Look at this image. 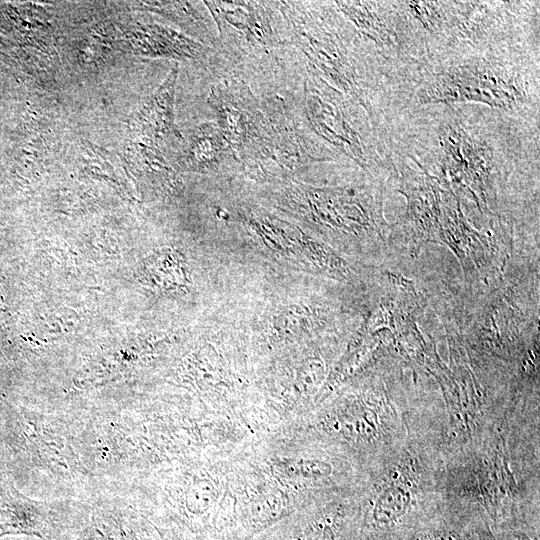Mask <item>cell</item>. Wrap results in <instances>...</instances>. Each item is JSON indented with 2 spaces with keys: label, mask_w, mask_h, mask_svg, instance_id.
I'll return each instance as SVG.
<instances>
[{
  "label": "cell",
  "mask_w": 540,
  "mask_h": 540,
  "mask_svg": "<svg viewBox=\"0 0 540 540\" xmlns=\"http://www.w3.org/2000/svg\"><path fill=\"white\" fill-rule=\"evenodd\" d=\"M162 540H182L178 534L171 530H160Z\"/></svg>",
  "instance_id": "16"
},
{
  "label": "cell",
  "mask_w": 540,
  "mask_h": 540,
  "mask_svg": "<svg viewBox=\"0 0 540 540\" xmlns=\"http://www.w3.org/2000/svg\"><path fill=\"white\" fill-rule=\"evenodd\" d=\"M218 28L225 25L234 28L248 42L269 46L274 42L268 17L257 2L206 1Z\"/></svg>",
  "instance_id": "10"
},
{
  "label": "cell",
  "mask_w": 540,
  "mask_h": 540,
  "mask_svg": "<svg viewBox=\"0 0 540 540\" xmlns=\"http://www.w3.org/2000/svg\"><path fill=\"white\" fill-rule=\"evenodd\" d=\"M176 80L177 66L132 120L130 127L136 143L157 148L158 141L181 138L174 120Z\"/></svg>",
  "instance_id": "8"
},
{
  "label": "cell",
  "mask_w": 540,
  "mask_h": 540,
  "mask_svg": "<svg viewBox=\"0 0 540 540\" xmlns=\"http://www.w3.org/2000/svg\"><path fill=\"white\" fill-rule=\"evenodd\" d=\"M391 540H499L492 525L479 511L446 505L418 527Z\"/></svg>",
  "instance_id": "7"
},
{
  "label": "cell",
  "mask_w": 540,
  "mask_h": 540,
  "mask_svg": "<svg viewBox=\"0 0 540 540\" xmlns=\"http://www.w3.org/2000/svg\"><path fill=\"white\" fill-rule=\"evenodd\" d=\"M345 516L338 510L316 519L296 540H342Z\"/></svg>",
  "instance_id": "14"
},
{
  "label": "cell",
  "mask_w": 540,
  "mask_h": 540,
  "mask_svg": "<svg viewBox=\"0 0 540 540\" xmlns=\"http://www.w3.org/2000/svg\"><path fill=\"white\" fill-rule=\"evenodd\" d=\"M423 103L479 102L510 108L523 99L519 81L508 71L484 63L450 67L432 78L420 93Z\"/></svg>",
  "instance_id": "3"
},
{
  "label": "cell",
  "mask_w": 540,
  "mask_h": 540,
  "mask_svg": "<svg viewBox=\"0 0 540 540\" xmlns=\"http://www.w3.org/2000/svg\"><path fill=\"white\" fill-rule=\"evenodd\" d=\"M292 26L300 48L318 74L367 108L362 77L338 36L307 15L295 16Z\"/></svg>",
  "instance_id": "4"
},
{
  "label": "cell",
  "mask_w": 540,
  "mask_h": 540,
  "mask_svg": "<svg viewBox=\"0 0 540 540\" xmlns=\"http://www.w3.org/2000/svg\"><path fill=\"white\" fill-rule=\"evenodd\" d=\"M508 431L506 419L493 424L473 448L441 470L446 502L479 511L492 527L511 524L528 501L527 479L512 455Z\"/></svg>",
  "instance_id": "2"
},
{
  "label": "cell",
  "mask_w": 540,
  "mask_h": 540,
  "mask_svg": "<svg viewBox=\"0 0 540 540\" xmlns=\"http://www.w3.org/2000/svg\"><path fill=\"white\" fill-rule=\"evenodd\" d=\"M508 540H539V529L523 530L522 528L515 531H509Z\"/></svg>",
  "instance_id": "15"
},
{
  "label": "cell",
  "mask_w": 540,
  "mask_h": 540,
  "mask_svg": "<svg viewBox=\"0 0 540 540\" xmlns=\"http://www.w3.org/2000/svg\"><path fill=\"white\" fill-rule=\"evenodd\" d=\"M339 9L365 34L384 50L399 46L400 38L392 16L379 2L337 1Z\"/></svg>",
  "instance_id": "12"
},
{
  "label": "cell",
  "mask_w": 540,
  "mask_h": 540,
  "mask_svg": "<svg viewBox=\"0 0 540 540\" xmlns=\"http://www.w3.org/2000/svg\"><path fill=\"white\" fill-rule=\"evenodd\" d=\"M329 86L305 84V107L313 130L356 162H365V143L349 114Z\"/></svg>",
  "instance_id": "6"
},
{
  "label": "cell",
  "mask_w": 540,
  "mask_h": 540,
  "mask_svg": "<svg viewBox=\"0 0 540 540\" xmlns=\"http://www.w3.org/2000/svg\"><path fill=\"white\" fill-rule=\"evenodd\" d=\"M440 463L409 433L380 459L366 499L362 532L372 540H391L439 513L446 501Z\"/></svg>",
  "instance_id": "1"
},
{
  "label": "cell",
  "mask_w": 540,
  "mask_h": 540,
  "mask_svg": "<svg viewBox=\"0 0 540 540\" xmlns=\"http://www.w3.org/2000/svg\"><path fill=\"white\" fill-rule=\"evenodd\" d=\"M247 157L256 161L272 162L284 167H295L313 160L317 154L285 121L265 118L262 134ZM246 157V158H247Z\"/></svg>",
  "instance_id": "9"
},
{
  "label": "cell",
  "mask_w": 540,
  "mask_h": 540,
  "mask_svg": "<svg viewBox=\"0 0 540 540\" xmlns=\"http://www.w3.org/2000/svg\"><path fill=\"white\" fill-rule=\"evenodd\" d=\"M231 150L218 126L210 123L197 127L187 140L182 156L194 167H209L218 163Z\"/></svg>",
  "instance_id": "13"
},
{
  "label": "cell",
  "mask_w": 540,
  "mask_h": 540,
  "mask_svg": "<svg viewBox=\"0 0 540 540\" xmlns=\"http://www.w3.org/2000/svg\"><path fill=\"white\" fill-rule=\"evenodd\" d=\"M127 38L136 52L147 56L197 58L205 50L193 39L157 24H138L128 31Z\"/></svg>",
  "instance_id": "11"
},
{
  "label": "cell",
  "mask_w": 540,
  "mask_h": 540,
  "mask_svg": "<svg viewBox=\"0 0 540 540\" xmlns=\"http://www.w3.org/2000/svg\"><path fill=\"white\" fill-rule=\"evenodd\" d=\"M208 103L230 149L246 158L262 134L266 117L250 89L239 81H223L211 88Z\"/></svg>",
  "instance_id": "5"
}]
</instances>
